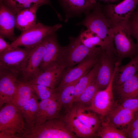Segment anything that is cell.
<instances>
[{
	"instance_id": "30",
	"label": "cell",
	"mask_w": 138,
	"mask_h": 138,
	"mask_svg": "<svg viewBox=\"0 0 138 138\" xmlns=\"http://www.w3.org/2000/svg\"><path fill=\"white\" fill-rule=\"evenodd\" d=\"M97 135L102 138H127L124 131L103 119H102Z\"/></svg>"
},
{
	"instance_id": "15",
	"label": "cell",
	"mask_w": 138,
	"mask_h": 138,
	"mask_svg": "<svg viewBox=\"0 0 138 138\" xmlns=\"http://www.w3.org/2000/svg\"><path fill=\"white\" fill-rule=\"evenodd\" d=\"M16 14L12 10L0 2V35L13 41L15 36Z\"/></svg>"
},
{
	"instance_id": "6",
	"label": "cell",
	"mask_w": 138,
	"mask_h": 138,
	"mask_svg": "<svg viewBox=\"0 0 138 138\" xmlns=\"http://www.w3.org/2000/svg\"><path fill=\"white\" fill-rule=\"evenodd\" d=\"M70 38L69 44L63 50L62 48L61 51L64 56V60H61L69 68L102 51L100 47L93 49L86 47L81 41L79 35L77 38Z\"/></svg>"
},
{
	"instance_id": "1",
	"label": "cell",
	"mask_w": 138,
	"mask_h": 138,
	"mask_svg": "<svg viewBox=\"0 0 138 138\" xmlns=\"http://www.w3.org/2000/svg\"><path fill=\"white\" fill-rule=\"evenodd\" d=\"M84 14V19L76 25H83L96 34L103 42L105 52L111 54L116 52L113 43L112 25L105 15L102 5L96 3L93 7Z\"/></svg>"
},
{
	"instance_id": "4",
	"label": "cell",
	"mask_w": 138,
	"mask_h": 138,
	"mask_svg": "<svg viewBox=\"0 0 138 138\" xmlns=\"http://www.w3.org/2000/svg\"><path fill=\"white\" fill-rule=\"evenodd\" d=\"M62 26L60 24L49 26L39 22L31 28L22 32L10 44L11 47L23 46L33 48L39 44L46 37L55 33Z\"/></svg>"
},
{
	"instance_id": "22",
	"label": "cell",
	"mask_w": 138,
	"mask_h": 138,
	"mask_svg": "<svg viewBox=\"0 0 138 138\" xmlns=\"http://www.w3.org/2000/svg\"><path fill=\"white\" fill-rule=\"evenodd\" d=\"M77 104L75 106L79 120L85 126L97 133L101 124L102 119L100 117L89 109L88 106L80 104Z\"/></svg>"
},
{
	"instance_id": "36",
	"label": "cell",
	"mask_w": 138,
	"mask_h": 138,
	"mask_svg": "<svg viewBox=\"0 0 138 138\" xmlns=\"http://www.w3.org/2000/svg\"><path fill=\"white\" fill-rule=\"evenodd\" d=\"M127 25L131 36L136 40V43L138 45V19L131 16Z\"/></svg>"
},
{
	"instance_id": "37",
	"label": "cell",
	"mask_w": 138,
	"mask_h": 138,
	"mask_svg": "<svg viewBox=\"0 0 138 138\" xmlns=\"http://www.w3.org/2000/svg\"><path fill=\"white\" fill-rule=\"evenodd\" d=\"M3 38L0 36V53L11 48L10 44L6 42Z\"/></svg>"
},
{
	"instance_id": "11",
	"label": "cell",
	"mask_w": 138,
	"mask_h": 138,
	"mask_svg": "<svg viewBox=\"0 0 138 138\" xmlns=\"http://www.w3.org/2000/svg\"><path fill=\"white\" fill-rule=\"evenodd\" d=\"M102 52L87 58L73 67L69 68L64 72L60 82L56 88L57 91L68 84L81 78L87 73L99 60Z\"/></svg>"
},
{
	"instance_id": "8",
	"label": "cell",
	"mask_w": 138,
	"mask_h": 138,
	"mask_svg": "<svg viewBox=\"0 0 138 138\" xmlns=\"http://www.w3.org/2000/svg\"><path fill=\"white\" fill-rule=\"evenodd\" d=\"M127 23L111 24L116 51L121 58L134 56L138 53V45L132 39Z\"/></svg>"
},
{
	"instance_id": "3",
	"label": "cell",
	"mask_w": 138,
	"mask_h": 138,
	"mask_svg": "<svg viewBox=\"0 0 138 138\" xmlns=\"http://www.w3.org/2000/svg\"><path fill=\"white\" fill-rule=\"evenodd\" d=\"M77 136L64 119L58 117L45 122L36 130L24 134L22 138H73Z\"/></svg>"
},
{
	"instance_id": "32",
	"label": "cell",
	"mask_w": 138,
	"mask_h": 138,
	"mask_svg": "<svg viewBox=\"0 0 138 138\" xmlns=\"http://www.w3.org/2000/svg\"><path fill=\"white\" fill-rule=\"evenodd\" d=\"M96 78L82 92L76 102L84 105H90L97 92L100 90L96 82Z\"/></svg>"
},
{
	"instance_id": "18",
	"label": "cell",
	"mask_w": 138,
	"mask_h": 138,
	"mask_svg": "<svg viewBox=\"0 0 138 138\" xmlns=\"http://www.w3.org/2000/svg\"><path fill=\"white\" fill-rule=\"evenodd\" d=\"M61 49L57 42L55 32L48 36L47 45L40 66V73L60 59Z\"/></svg>"
},
{
	"instance_id": "9",
	"label": "cell",
	"mask_w": 138,
	"mask_h": 138,
	"mask_svg": "<svg viewBox=\"0 0 138 138\" xmlns=\"http://www.w3.org/2000/svg\"><path fill=\"white\" fill-rule=\"evenodd\" d=\"M138 0H124L116 4L102 6L103 11L111 23L127 22L137 5Z\"/></svg>"
},
{
	"instance_id": "7",
	"label": "cell",
	"mask_w": 138,
	"mask_h": 138,
	"mask_svg": "<svg viewBox=\"0 0 138 138\" xmlns=\"http://www.w3.org/2000/svg\"><path fill=\"white\" fill-rule=\"evenodd\" d=\"M120 63H115L114 71L111 80L105 89L99 90L96 94L88 108L97 114L102 119L117 104L114 100L113 94V83L115 75Z\"/></svg>"
},
{
	"instance_id": "27",
	"label": "cell",
	"mask_w": 138,
	"mask_h": 138,
	"mask_svg": "<svg viewBox=\"0 0 138 138\" xmlns=\"http://www.w3.org/2000/svg\"><path fill=\"white\" fill-rule=\"evenodd\" d=\"M0 2H2L16 14L20 10L37 4L49 5L55 10L58 16L60 15L53 7L51 0H1Z\"/></svg>"
},
{
	"instance_id": "29",
	"label": "cell",
	"mask_w": 138,
	"mask_h": 138,
	"mask_svg": "<svg viewBox=\"0 0 138 138\" xmlns=\"http://www.w3.org/2000/svg\"><path fill=\"white\" fill-rule=\"evenodd\" d=\"M80 78L68 84L60 90L57 91L59 100L62 107H64L68 110L73 107V104L74 102L75 87Z\"/></svg>"
},
{
	"instance_id": "2",
	"label": "cell",
	"mask_w": 138,
	"mask_h": 138,
	"mask_svg": "<svg viewBox=\"0 0 138 138\" xmlns=\"http://www.w3.org/2000/svg\"><path fill=\"white\" fill-rule=\"evenodd\" d=\"M21 111L14 105L6 104L0 111V138H22L25 133Z\"/></svg>"
},
{
	"instance_id": "21",
	"label": "cell",
	"mask_w": 138,
	"mask_h": 138,
	"mask_svg": "<svg viewBox=\"0 0 138 138\" xmlns=\"http://www.w3.org/2000/svg\"><path fill=\"white\" fill-rule=\"evenodd\" d=\"M41 6L35 5L18 12L16 14L15 27L22 32L34 26L36 24V12Z\"/></svg>"
},
{
	"instance_id": "17",
	"label": "cell",
	"mask_w": 138,
	"mask_h": 138,
	"mask_svg": "<svg viewBox=\"0 0 138 138\" xmlns=\"http://www.w3.org/2000/svg\"><path fill=\"white\" fill-rule=\"evenodd\" d=\"M136 112L117 104L103 119L124 132L133 119Z\"/></svg>"
},
{
	"instance_id": "40",
	"label": "cell",
	"mask_w": 138,
	"mask_h": 138,
	"mask_svg": "<svg viewBox=\"0 0 138 138\" xmlns=\"http://www.w3.org/2000/svg\"><path fill=\"white\" fill-rule=\"evenodd\" d=\"M1 0H0V1Z\"/></svg>"
},
{
	"instance_id": "38",
	"label": "cell",
	"mask_w": 138,
	"mask_h": 138,
	"mask_svg": "<svg viewBox=\"0 0 138 138\" xmlns=\"http://www.w3.org/2000/svg\"><path fill=\"white\" fill-rule=\"evenodd\" d=\"M91 3L94 4L96 3L97 2L96 1L97 0H88ZM105 1L106 2H108L109 3H112L114 2H117L119 0H100Z\"/></svg>"
},
{
	"instance_id": "24",
	"label": "cell",
	"mask_w": 138,
	"mask_h": 138,
	"mask_svg": "<svg viewBox=\"0 0 138 138\" xmlns=\"http://www.w3.org/2000/svg\"><path fill=\"white\" fill-rule=\"evenodd\" d=\"M38 98L35 94L21 110L25 122L24 134L31 132L34 129L39 108Z\"/></svg>"
},
{
	"instance_id": "20",
	"label": "cell",
	"mask_w": 138,
	"mask_h": 138,
	"mask_svg": "<svg viewBox=\"0 0 138 138\" xmlns=\"http://www.w3.org/2000/svg\"><path fill=\"white\" fill-rule=\"evenodd\" d=\"M57 0L65 13V22L71 17L80 16L95 4L91 3L88 0Z\"/></svg>"
},
{
	"instance_id": "35",
	"label": "cell",
	"mask_w": 138,
	"mask_h": 138,
	"mask_svg": "<svg viewBox=\"0 0 138 138\" xmlns=\"http://www.w3.org/2000/svg\"><path fill=\"white\" fill-rule=\"evenodd\" d=\"M120 101L118 105L133 111L138 110V98L125 99Z\"/></svg>"
},
{
	"instance_id": "39",
	"label": "cell",
	"mask_w": 138,
	"mask_h": 138,
	"mask_svg": "<svg viewBox=\"0 0 138 138\" xmlns=\"http://www.w3.org/2000/svg\"><path fill=\"white\" fill-rule=\"evenodd\" d=\"M131 16L138 19V8L133 12Z\"/></svg>"
},
{
	"instance_id": "14",
	"label": "cell",
	"mask_w": 138,
	"mask_h": 138,
	"mask_svg": "<svg viewBox=\"0 0 138 138\" xmlns=\"http://www.w3.org/2000/svg\"><path fill=\"white\" fill-rule=\"evenodd\" d=\"M18 76L10 73L0 71V107L10 104L20 81Z\"/></svg>"
},
{
	"instance_id": "26",
	"label": "cell",
	"mask_w": 138,
	"mask_h": 138,
	"mask_svg": "<svg viewBox=\"0 0 138 138\" xmlns=\"http://www.w3.org/2000/svg\"><path fill=\"white\" fill-rule=\"evenodd\" d=\"M35 94L29 85L20 81L10 104L21 110Z\"/></svg>"
},
{
	"instance_id": "19",
	"label": "cell",
	"mask_w": 138,
	"mask_h": 138,
	"mask_svg": "<svg viewBox=\"0 0 138 138\" xmlns=\"http://www.w3.org/2000/svg\"><path fill=\"white\" fill-rule=\"evenodd\" d=\"M63 118L77 136L83 138L93 137L97 136L96 132L85 126L79 120L75 106L69 110Z\"/></svg>"
},
{
	"instance_id": "34",
	"label": "cell",
	"mask_w": 138,
	"mask_h": 138,
	"mask_svg": "<svg viewBox=\"0 0 138 138\" xmlns=\"http://www.w3.org/2000/svg\"><path fill=\"white\" fill-rule=\"evenodd\" d=\"M124 132L127 137L138 138V110Z\"/></svg>"
},
{
	"instance_id": "28",
	"label": "cell",
	"mask_w": 138,
	"mask_h": 138,
	"mask_svg": "<svg viewBox=\"0 0 138 138\" xmlns=\"http://www.w3.org/2000/svg\"><path fill=\"white\" fill-rule=\"evenodd\" d=\"M99 64V59L90 71L82 76L76 84L75 88L74 102L76 101L82 92L96 78Z\"/></svg>"
},
{
	"instance_id": "23",
	"label": "cell",
	"mask_w": 138,
	"mask_h": 138,
	"mask_svg": "<svg viewBox=\"0 0 138 138\" xmlns=\"http://www.w3.org/2000/svg\"><path fill=\"white\" fill-rule=\"evenodd\" d=\"M138 72V53L126 64L118 67L113 83V87L119 86Z\"/></svg>"
},
{
	"instance_id": "31",
	"label": "cell",
	"mask_w": 138,
	"mask_h": 138,
	"mask_svg": "<svg viewBox=\"0 0 138 138\" xmlns=\"http://www.w3.org/2000/svg\"><path fill=\"white\" fill-rule=\"evenodd\" d=\"M81 41L86 47L93 49L99 46L103 51H105L104 44L101 39L95 33L87 29L79 35Z\"/></svg>"
},
{
	"instance_id": "16",
	"label": "cell",
	"mask_w": 138,
	"mask_h": 138,
	"mask_svg": "<svg viewBox=\"0 0 138 138\" xmlns=\"http://www.w3.org/2000/svg\"><path fill=\"white\" fill-rule=\"evenodd\" d=\"M111 54L102 51L99 59L100 64L96 78L100 90L105 88L109 85L113 73L114 66L110 58Z\"/></svg>"
},
{
	"instance_id": "5",
	"label": "cell",
	"mask_w": 138,
	"mask_h": 138,
	"mask_svg": "<svg viewBox=\"0 0 138 138\" xmlns=\"http://www.w3.org/2000/svg\"><path fill=\"white\" fill-rule=\"evenodd\" d=\"M32 48H11L0 53V71L21 75Z\"/></svg>"
},
{
	"instance_id": "33",
	"label": "cell",
	"mask_w": 138,
	"mask_h": 138,
	"mask_svg": "<svg viewBox=\"0 0 138 138\" xmlns=\"http://www.w3.org/2000/svg\"><path fill=\"white\" fill-rule=\"evenodd\" d=\"M28 84L32 88L37 97L41 100L50 98L56 92V89L43 85L34 84Z\"/></svg>"
},
{
	"instance_id": "13",
	"label": "cell",
	"mask_w": 138,
	"mask_h": 138,
	"mask_svg": "<svg viewBox=\"0 0 138 138\" xmlns=\"http://www.w3.org/2000/svg\"><path fill=\"white\" fill-rule=\"evenodd\" d=\"M62 107L57 91L50 98L41 100L39 103L34 128L31 132L37 129L45 122L58 117Z\"/></svg>"
},
{
	"instance_id": "25",
	"label": "cell",
	"mask_w": 138,
	"mask_h": 138,
	"mask_svg": "<svg viewBox=\"0 0 138 138\" xmlns=\"http://www.w3.org/2000/svg\"><path fill=\"white\" fill-rule=\"evenodd\" d=\"M113 90L119 96L120 100L138 98V72L122 84L113 87Z\"/></svg>"
},
{
	"instance_id": "12",
	"label": "cell",
	"mask_w": 138,
	"mask_h": 138,
	"mask_svg": "<svg viewBox=\"0 0 138 138\" xmlns=\"http://www.w3.org/2000/svg\"><path fill=\"white\" fill-rule=\"evenodd\" d=\"M66 67L65 64L60 59L44 71L40 72L32 80L24 83L27 84H36L56 89L62 78Z\"/></svg>"
},
{
	"instance_id": "10",
	"label": "cell",
	"mask_w": 138,
	"mask_h": 138,
	"mask_svg": "<svg viewBox=\"0 0 138 138\" xmlns=\"http://www.w3.org/2000/svg\"><path fill=\"white\" fill-rule=\"evenodd\" d=\"M48 36L39 44L32 49L21 75L22 80L20 81L29 82L39 73L40 66L47 45Z\"/></svg>"
}]
</instances>
